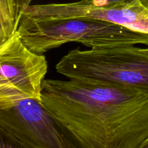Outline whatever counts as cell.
Masks as SVG:
<instances>
[{
  "label": "cell",
  "mask_w": 148,
  "mask_h": 148,
  "mask_svg": "<svg viewBox=\"0 0 148 148\" xmlns=\"http://www.w3.org/2000/svg\"><path fill=\"white\" fill-rule=\"evenodd\" d=\"M1 3L0 44L17 31L21 19L14 0H1Z\"/></svg>",
  "instance_id": "8992f818"
},
{
  "label": "cell",
  "mask_w": 148,
  "mask_h": 148,
  "mask_svg": "<svg viewBox=\"0 0 148 148\" xmlns=\"http://www.w3.org/2000/svg\"><path fill=\"white\" fill-rule=\"evenodd\" d=\"M141 2L147 8H148V0H140Z\"/></svg>",
  "instance_id": "9c48e42d"
},
{
  "label": "cell",
  "mask_w": 148,
  "mask_h": 148,
  "mask_svg": "<svg viewBox=\"0 0 148 148\" xmlns=\"http://www.w3.org/2000/svg\"><path fill=\"white\" fill-rule=\"evenodd\" d=\"M103 3L105 5H109L114 3H120V2H131L134 0H102Z\"/></svg>",
  "instance_id": "52a82bcc"
},
{
  "label": "cell",
  "mask_w": 148,
  "mask_h": 148,
  "mask_svg": "<svg viewBox=\"0 0 148 148\" xmlns=\"http://www.w3.org/2000/svg\"><path fill=\"white\" fill-rule=\"evenodd\" d=\"M17 32L32 51L43 54L69 42L92 48L148 45V34L105 21L72 18L35 20L21 17Z\"/></svg>",
  "instance_id": "7a4b0ae2"
},
{
  "label": "cell",
  "mask_w": 148,
  "mask_h": 148,
  "mask_svg": "<svg viewBox=\"0 0 148 148\" xmlns=\"http://www.w3.org/2000/svg\"><path fill=\"white\" fill-rule=\"evenodd\" d=\"M140 148H148V138L143 141L140 145Z\"/></svg>",
  "instance_id": "ba28073f"
},
{
  "label": "cell",
  "mask_w": 148,
  "mask_h": 148,
  "mask_svg": "<svg viewBox=\"0 0 148 148\" xmlns=\"http://www.w3.org/2000/svg\"><path fill=\"white\" fill-rule=\"evenodd\" d=\"M0 135L1 147H76L41 102L34 99L0 109Z\"/></svg>",
  "instance_id": "277c9868"
},
{
  "label": "cell",
  "mask_w": 148,
  "mask_h": 148,
  "mask_svg": "<svg viewBox=\"0 0 148 148\" xmlns=\"http://www.w3.org/2000/svg\"><path fill=\"white\" fill-rule=\"evenodd\" d=\"M41 104L76 147L140 148L148 138V97L121 84L45 79Z\"/></svg>",
  "instance_id": "6da1fadb"
},
{
  "label": "cell",
  "mask_w": 148,
  "mask_h": 148,
  "mask_svg": "<svg viewBox=\"0 0 148 148\" xmlns=\"http://www.w3.org/2000/svg\"><path fill=\"white\" fill-rule=\"evenodd\" d=\"M0 109L25 99L41 102L47 61L43 54L29 49L17 31L0 44Z\"/></svg>",
  "instance_id": "5b68a950"
},
{
  "label": "cell",
  "mask_w": 148,
  "mask_h": 148,
  "mask_svg": "<svg viewBox=\"0 0 148 148\" xmlns=\"http://www.w3.org/2000/svg\"><path fill=\"white\" fill-rule=\"evenodd\" d=\"M147 48H144V49H145V50H146V51H148V45H147Z\"/></svg>",
  "instance_id": "30bf717a"
},
{
  "label": "cell",
  "mask_w": 148,
  "mask_h": 148,
  "mask_svg": "<svg viewBox=\"0 0 148 148\" xmlns=\"http://www.w3.org/2000/svg\"><path fill=\"white\" fill-rule=\"evenodd\" d=\"M70 79L121 84L148 97V51L134 45L69 50L56 65Z\"/></svg>",
  "instance_id": "3957f363"
}]
</instances>
